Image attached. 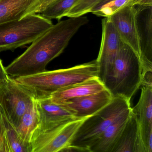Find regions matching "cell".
I'll return each instance as SVG.
<instances>
[{
	"mask_svg": "<svg viewBox=\"0 0 152 152\" xmlns=\"http://www.w3.org/2000/svg\"><path fill=\"white\" fill-rule=\"evenodd\" d=\"M79 0H54L44 9L39 15L45 18L58 21L65 17L68 11Z\"/></svg>",
	"mask_w": 152,
	"mask_h": 152,
	"instance_id": "obj_19",
	"label": "cell"
},
{
	"mask_svg": "<svg viewBox=\"0 0 152 152\" xmlns=\"http://www.w3.org/2000/svg\"><path fill=\"white\" fill-rule=\"evenodd\" d=\"M112 152H145L137 118L132 110Z\"/></svg>",
	"mask_w": 152,
	"mask_h": 152,
	"instance_id": "obj_15",
	"label": "cell"
},
{
	"mask_svg": "<svg viewBox=\"0 0 152 152\" xmlns=\"http://www.w3.org/2000/svg\"><path fill=\"white\" fill-rule=\"evenodd\" d=\"M62 152H89L88 149L83 148L77 146L72 145H69L68 146L64 148Z\"/></svg>",
	"mask_w": 152,
	"mask_h": 152,
	"instance_id": "obj_25",
	"label": "cell"
},
{
	"mask_svg": "<svg viewBox=\"0 0 152 152\" xmlns=\"http://www.w3.org/2000/svg\"><path fill=\"white\" fill-rule=\"evenodd\" d=\"M39 115L35 99L24 114L16 129L21 139L31 145L33 137L35 132L39 129Z\"/></svg>",
	"mask_w": 152,
	"mask_h": 152,
	"instance_id": "obj_18",
	"label": "cell"
},
{
	"mask_svg": "<svg viewBox=\"0 0 152 152\" xmlns=\"http://www.w3.org/2000/svg\"><path fill=\"white\" fill-rule=\"evenodd\" d=\"M2 114L10 152H31V145L26 143L21 139L16 128L7 119L3 113Z\"/></svg>",
	"mask_w": 152,
	"mask_h": 152,
	"instance_id": "obj_20",
	"label": "cell"
},
{
	"mask_svg": "<svg viewBox=\"0 0 152 152\" xmlns=\"http://www.w3.org/2000/svg\"><path fill=\"white\" fill-rule=\"evenodd\" d=\"M42 0H0V24L39 14Z\"/></svg>",
	"mask_w": 152,
	"mask_h": 152,
	"instance_id": "obj_14",
	"label": "cell"
},
{
	"mask_svg": "<svg viewBox=\"0 0 152 152\" xmlns=\"http://www.w3.org/2000/svg\"><path fill=\"white\" fill-rule=\"evenodd\" d=\"M131 110L137 116L145 152H152V86H142L138 102Z\"/></svg>",
	"mask_w": 152,
	"mask_h": 152,
	"instance_id": "obj_11",
	"label": "cell"
},
{
	"mask_svg": "<svg viewBox=\"0 0 152 152\" xmlns=\"http://www.w3.org/2000/svg\"><path fill=\"white\" fill-rule=\"evenodd\" d=\"M106 18L113 25L121 40L132 48L140 59V45L136 22V10L134 6H126Z\"/></svg>",
	"mask_w": 152,
	"mask_h": 152,
	"instance_id": "obj_10",
	"label": "cell"
},
{
	"mask_svg": "<svg viewBox=\"0 0 152 152\" xmlns=\"http://www.w3.org/2000/svg\"><path fill=\"white\" fill-rule=\"evenodd\" d=\"M9 77V75L7 73L6 68L3 66L2 60L0 58V88Z\"/></svg>",
	"mask_w": 152,
	"mask_h": 152,
	"instance_id": "obj_24",
	"label": "cell"
},
{
	"mask_svg": "<svg viewBox=\"0 0 152 152\" xmlns=\"http://www.w3.org/2000/svg\"><path fill=\"white\" fill-rule=\"evenodd\" d=\"M142 74L152 72V6L135 5Z\"/></svg>",
	"mask_w": 152,
	"mask_h": 152,
	"instance_id": "obj_9",
	"label": "cell"
},
{
	"mask_svg": "<svg viewBox=\"0 0 152 152\" xmlns=\"http://www.w3.org/2000/svg\"><path fill=\"white\" fill-rule=\"evenodd\" d=\"M88 21L83 15L69 17L53 25L5 67L7 73L16 78L47 71V65L63 53L75 34Z\"/></svg>",
	"mask_w": 152,
	"mask_h": 152,
	"instance_id": "obj_1",
	"label": "cell"
},
{
	"mask_svg": "<svg viewBox=\"0 0 152 152\" xmlns=\"http://www.w3.org/2000/svg\"><path fill=\"white\" fill-rule=\"evenodd\" d=\"M142 66L132 48L121 42L115 60L113 74L105 84L113 97L121 96L130 101L141 85Z\"/></svg>",
	"mask_w": 152,
	"mask_h": 152,
	"instance_id": "obj_3",
	"label": "cell"
},
{
	"mask_svg": "<svg viewBox=\"0 0 152 152\" xmlns=\"http://www.w3.org/2000/svg\"><path fill=\"white\" fill-rule=\"evenodd\" d=\"M35 99L30 91L10 76L0 88V107L16 129Z\"/></svg>",
	"mask_w": 152,
	"mask_h": 152,
	"instance_id": "obj_6",
	"label": "cell"
},
{
	"mask_svg": "<svg viewBox=\"0 0 152 152\" xmlns=\"http://www.w3.org/2000/svg\"><path fill=\"white\" fill-rule=\"evenodd\" d=\"M98 77L96 60L67 69L48 71L15 78L31 93L35 99L50 98L61 89Z\"/></svg>",
	"mask_w": 152,
	"mask_h": 152,
	"instance_id": "obj_2",
	"label": "cell"
},
{
	"mask_svg": "<svg viewBox=\"0 0 152 152\" xmlns=\"http://www.w3.org/2000/svg\"><path fill=\"white\" fill-rule=\"evenodd\" d=\"M132 6H152V0H133Z\"/></svg>",
	"mask_w": 152,
	"mask_h": 152,
	"instance_id": "obj_26",
	"label": "cell"
},
{
	"mask_svg": "<svg viewBox=\"0 0 152 152\" xmlns=\"http://www.w3.org/2000/svg\"><path fill=\"white\" fill-rule=\"evenodd\" d=\"M0 152H10L7 140L3 114L0 107Z\"/></svg>",
	"mask_w": 152,
	"mask_h": 152,
	"instance_id": "obj_23",
	"label": "cell"
},
{
	"mask_svg": "<svg viewBox=\"0 0 152 152\" xmlns=\"http://www.w3.org/2000/svg\"><path fill=\"white\" fill-rule=\"evenodd\" d=\"M110 91L107 88L85 96L72 99L63 103L76 119L87 118L104 107L113 99Z\"/></svg>",
	"mask_w": 152,
	"mask_h": 152,
	"instance_id": "obj_13",
	"label": "cell"
},
{
	"mask_svg": "<svg viewBox=\"0 0 152 152\" xmlns=\"http://www.w3.org/2000/svg\"><path fill=\"white\" fill-rule=\"evenodd\" d=\"M102 26L100 50L96 61L98 66V78L105 85L113 74L114 64L121 40L108 18L102 20Z\"/></svg>",
	"mask_w": 152,
	"mask_h": 152,
	"instance_id": "obj_8",
	"label": "cell"
},
{
	"mask_svg": "<svg viewBox=\"0 0 152 152\" xmlns=\"http://www.w3.org/2000/svg\"><path fill=\"white\" fill-rule=\"evenodd\" d=\"M102 0H79L68 11L65 17H77L91 13L94 7Z\"/></svg>",
	"mask_w": 152,
	"mask_h": 152,
	"instance_id": "obj_22",
	"label": "cell"
},
{
	"mask_svg": "<svg viewBox=\"0 0 152 152\" xmlns=\"http://www.w3.org/2000/svg\"><path fill=\"white\" fill-rule=\"evenodd\" d=\"M131 107L130 100L122 97H114L104 107L85 119L70 145L86 148L90 152L89 148L93 142Z\"/></svg>",
	"mask_w": 152,
	"mask_h": 152,
	"instance_id": "obj_4",
	"label": "cell"
},
{
	"mask_svg": "<svg viewBox=\"0 0 152 152\" xmlns=\"http://www.w3.org/2000/svg\"><path fill=\"white\" fill-rule=\"evenodd\" d=\"M105 88L104 83L98 77H95L61 89L51 94L50 98L56 104H62L72 99L98 93Z\"/></svg>",
	"mask_w": 152,
	"mask_h": 152,
	"instance_id": "obj_16",
	"label": "cell"
},
{
	"mask_svg": "<svg viewBox=\"0 0 152 152\" xmlns=\"http://www.w3.org/2000/svg\"><path fill=\"white\" fill-rule=\"evenodd\" d=\"M54 1V0H42L41 10L40 12H41L45 8H46L49 4H50L52 1Z\"/></svg>",
	"mask_w": 152,
	"mask_h": 152,
	"instance_id": "obj_28",
	"label": "cell"
},
{
	"mask_svg": "<svg viewBox=\"0 0 152 152\" xmlns=\"http://www.w3.org/2000/svg\"><path fill=\"white\" fill-rule=\"evenodd\" d=\"M86 118L68 121L45 131L36 132L31 143V152H62L71 145Z\"/></svg>",
	"mask_w": 152,
	"mask_h": 152,
	"instance_id": "obj_7",
	"label": "cell"
},
{
	"mask_svg": "<svg viewBox=\"0 0 152 152\" xmlns=\"http://www.w3.org/2000/svg\"><path fill=\"white\" fill-rule=\"evenodd\" d=\"M36 100L40 118L39 127L36 132L48 130L68 121L77 119L67 107L63 104L54 103L50 98Z\"/></svg>",
	"mask_w": 152,
	"mask_h": 152,
	"instance_id": "obj_12",
	"label": "cell"
},
{
	"mask_svg": "<svg viewBox=\"0 0 152 152\" xmlns=\"http://www.w3.org/2000/svg\"><path fill=\"white\" fill-rule=\"evenodd\" d=\"M131 108L123 112L93 142L89 148L90 152H112L129 118Z\"/></svg>",
	"mask_w": 152,
	"mask_h": 152,
	"instance_id": "obj_17",
	"label": "cell"
},
{
	"mask_svg": "<svg viewBox=\"0 0 152 152\" xmlns=\"http://www.w3.org/2000/svg\"><path fill=\"white\" fill-rule=\"evenodd\" d=\"M113 1V0H102L101 2H99L98 4H97V5L93 8V9L92 10V11H91V13H92V12H94V11H96V10H98L99 8L101 7L104 6L105 4L110 2V1Z\"/></svg>",
	"mask_w": 152,
	"mask_h": 152,
	"instance_id": "obj_27",
	"label": "cell"
},
{
	"mask_svg": "<svg viewBox=\"0 0 152 152\" xmlns=\"http://www.w3.org/2000/svg\"><path fill=\"white\" fill-rule=\"evenodd\" d=\"M133 1V0H113L92 13L97 16L108 17L124 7L132 5Z\"/></svg>",
	"mask_w": 152,
	"mask_h": 152,
	"instance_id": "obj_21",
	"label": "cell"
},
{
	"mask_svg": "<svg viewBox=\"0 0 152 152\" xmlns=\"http://www.w3.org/2000/svg\"><path fill=\"white\" fill-rule=\"evenodd\" d=\"M53 25L39 14L0 24V51L14 50L32 43Z\"/></svg>",
	"mask_w": 152,
	"mask_h": 152,
	"instance_id": "obj_5",
	"label": "cell"
}]
</instances>
